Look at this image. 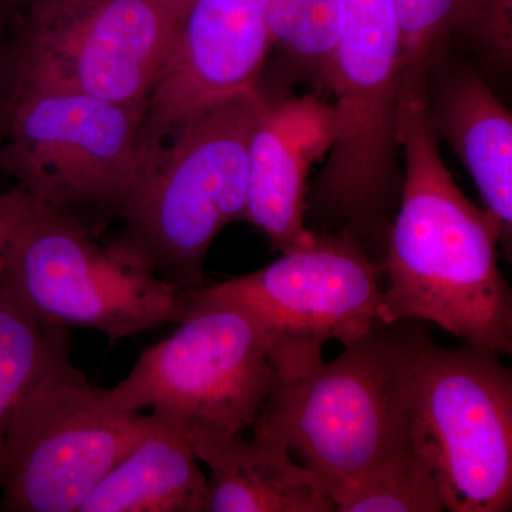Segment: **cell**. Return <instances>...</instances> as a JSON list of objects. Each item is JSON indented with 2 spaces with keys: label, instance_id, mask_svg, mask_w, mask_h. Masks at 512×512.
<instances>
[{
  "label": "cell",
  "instance_id": "cell-24",
  "mask_svg": "<svg viewBox=\"0 0 512 512\" xmlns=\"http://www.w3.org/2000/svg\"><path fill=\"white\" fill-rule=\"evenodd\" d=\"M173 2L175 6L180 9V12L183 13L184 18L185 12H187L188 6L191 5L192 0H173Z\"/></svg>",
  "mask_w": 512,
  "mask_h": 512
},
{
  "label": "cell",
  "instance_id": "cell-3",
  "mask_svg": "<svg viewBox=\"0 0 512 512\" xmlns=\"http://www.w3.org/2000/svg\"><path fill=\"white\" fill-rule=\"evenodd\" d=\"M419 329L377 322L342 355L276 382L254 431L281 437L329 488L412 450L407 382Z\"/></svg>",
  "mask_w": 512,
  "mask_h": 512
},
{
  "label": "cell",
  "instance_id": "cell-23",
  "mask_svg": "<svg viewBox=\"0 0 512 512\" xmlns=\"http://www.w3.org/2000/svg\"><path fill=\"white\" fill-rule=\"evenodd\" d=\"M26 0H0V18L10 10L16 8H25Z\"/></svg>",
  "mask_w": 512,
  "mask_h": 512
},
{
  "label": "cell",
  "instance_id": "cell-2",
  "mask_svg": "<svg viewBox=\"0 0 512 512\" xmlns=\"http://www.w3.org/2000/svg\"><path fill=\"white\" fill-rule=\"evenodd\" d=\"M265 104L259 90L222 101L143 147L119 242L180 291L201 288L212 242L247 217L249 146Z\"/></svg>",
  "mask_w": 512,
  "mask_h": 512
},
{
  "label": "cell",
  "instance_id": "cell-18",
  "mask_svg": "<svg viewBox=\"0 0 512 512\" xmlns=\"http://www.w3.org/2000/svg\"><path fill=\"white\" fill-rule=\"evenodd\" d=\"M402 39V83H426L430 57L454 29H471L480 0H392Z\"/></svg>",
  "mask_w": 512,
  "mask_h": 512
},
{
  "label": "cell",
  "instance_id": "cell-19",
  "mask_svg": "<svg viewBox=\"0 0 512 512\" xmlns=\"http://www.w3.org/2000/svg\"><path fill=\"white\" fill-rule=\"evenodd\" d=\"M272 45L325 67L342 29L340 0H262Z\"/></svg>",
  "mask_w": 512,
  "mask_h": 512
},
{
  "label": "cell",
  "instance_id": "cell-1",
  "mask_svg": "<svg viewBox=\"0 0 512 512\" xmlns=\"http://www.w3.org/2000/svg\"><path fill=\"white\" fill-rule=\"evenodd\" d=\"M404 178L382 259L379 320L429 322L466 345L512 355V291L498 266L504 227L468 200L447 170L426 87H400Z\"/></svg>",
  "mask_w": 512,
  "mask_h": 512
},
{
  "label": "cell",
  "instance_id": "cell-25",
  "mask_svg": "<svg viewBox=\"0 0 512 512\" xmlns=\"http://www.w3.org/2000/svg\"><path fill=\"white\" fill-rule=\"evenodd\" d=\"M30 2H33V0H26V5H28V3H30Z\"/></svg>",
  "mask_w": 512,
  "mask_h": 512
},
{
  "label": "cell",
  "instance_id": "cell-20",
  "mask_svg": "<svg viewBox=\"0 0 512 512\" xmlns=\"http://www.w3.org/2000/svg\"><path fill=\"white\" fill-rule=\"evenodd\" d=\"M45 208L19 185L0 192V279L23 232Z\"/></svg>",
  "mask_w": 512,
  "mask_h": 512
},
{
  "label": "cell",
  "instance_id": "cell-7",
  "mask_svg": "<svg viewBox=\"0 0 512 512\" xmlns=\"http://www.w3.org/2000/svg\"><path fill=\"white\" fill-rule=\"evenodd\" d=\"M382 265L349 232L318 234L251 274L187 291L188 312L229 305L249 313L268 333L276 382L322 362L323 346L365 338L379 320ZM188 315V313H187Z\"/></svg>",
  "mask_w": 512,
  "mask_h": 512
},
{
  "label": "cell",
  "instance_id": "cell-9",
  "mask_svg": "<svg viewBox=\"0 0 512 512\" xmlns=\"http://www.w3.org/2000/svg\"><path fill=\"white\" fill-rule=\"evenodd\" d=\"M153 417L117 409L110 392L70 366L20 403L0 446V510L79 512L146 437Z\"/></svg>",
  "mask_w": 512,
  "mask_h": 512
},
{
  "label": "cell",
  "instance_id": "cell-15",
  "mask_svg": "<svg viewBox=\"0 0 512 512\" xmlns=\"http://www.w3.org/2000/svg\"><path fill=\"white\" fill-rule=\"evenodd\" d=\"M431 130L453 148L476 183L485 208L512 234V117L490 87L466 73L446 84L429 109Z\"/></svg>",
  "mask_w": 512,
  "mask_h": 512
},
{
  "label": "cell",
  "instance_id": "cell-13",
  "mask_svg": "<svg viewBox=\"0 0 512 512\" xmlns=\"http://www.w3.org/2000/svg\"><path fill=\"white\" fill-rule=\"evenodd\" d=\"M188 439L210 470L207 512H333L318 476L298 466L289 444L274 434H241L190 424Z\"/></svg>",
  "mask_w": 512,
  "mask_h": 512
},
{
  "label": "cell",
  "instance_id": "cell-10",
  "mask_svg": "<svg viewBox=\"0 0 512 512\" xmlns=\"http://www.w3.org/2000/svg\"><path fill=\"white\" fill-rule=\"evenodd\" d=\"M177 325L109 390L111 403L229 433L254 426L276 384L268 333L229 305L192 309Z\"/></svg>",
  "mask_w": 512,
  "mask_h": 512
},
{
  "label": "cell",
  "instance_id": "cell-16",
  "mask_svg": "<svg viewBox=\"0 0 512 512\" xmlns=\"http://www.w3.org/2000/svg\"><path fill=\"white\" fill-rule=\"evenodd\" d=\"M69 329L45 325L0 293V446L20 403L72 365Z\"/></svg>",
  "mask_w": 512,
  "mask_h": 512
},
{
  "label": "cell",
  "instance_id": "cell-11",
  "mask_svg": "<svg viewBox=\"0 0 512 512\" xmlns=\"http://www.w3.org/2000/svg\"><path fill=\"white\" fill-rule=\"evenodd\" d=\"M271 45L262 0H192L148 96L143 147L201 111L258 92Z\"/></svg>",
  "mask_w": 512,
  "mask_h": 512
},
{
  "label": "cell",
  "instance_id": "cell-17",
  "mask_svg": "<svg viewBox=\"0 0 512 512\" xmlns=\"http://www.w3.org/2000/svg\"><path fill=\"white\" fill-rule=\"evenodd\" d=\"M339 512L446 511L436 481L412 450L329 488Z\"/></svg>",
  "mask_w": 512,
  "mask_h": 512
},
{
  "label": "cell",
  "instance_id": "cell-6",
  "mask_svg": "<svg viewBox=\"0 0 512 512\" xmlns=\"http://www.w3.org/2000/svg\"><path fill=\"white\" fill-rule=\"evenodd\" d=\"M144 114L86 94L9 84L0 170L47 210L84 221L92 212L121 217L143 160Z\"/></svg>",
  "mask_w": 512,
  "mask_h": 512
},
{
  "label": "cell",
  "instance_id": "cell-5",
  "mask_svg": "<svg viewBox=\"0 0 512 512\" xmlns=\"http://www.w3.org/2000/svg\"><path fill=\"white\" fill-rule=\"evenodd\" d=\"M0 293L45 325L92 329L117 342L187 318V293L89 222L43 210L23 232Z\"/></svg>",
  "mask_w": 512,
  "mask_h": 512
},
{
  "label": "cell",
  "instance_id": "cell-21",
  "mask_svg": "<svg viewBox=\"0 0 512 512\" xmlns=\"http://www.w3.org/2000/svg\"><path fill=\"white\" fill-rule=\"evenodd\" d=\"M471 30L483 40L491 55L501 62L511 60L512 0H480Z\"/></svg>",
  "mask_w": 512,
  "mask_h": 512
},
{
  "label": "cell",
  "instance_id": "cell-22",
  "mask_svg": "<svg viewBox=\"0 0 512 512\" xmlns=\"http://www.w3.org/2000/svg\"><path fill=\"white\" fill-rule=\"evenodd\" d=\"M9 93V64L8 55L0 50V134H2L3 121H5L6 101Z\"/></svg>",
  "mask_w": 512,
  "mask_h": 512
},
{
  "label": "cell",
  "instance_id": "cell-8",
  "mask_svg": "<svg viewBox=\"0 0 512 512\" xmlns=\"http://www.w3.org/2000/svg\"><path fill=\"white\" fill-rule=\"evenodd\" d=\"M8 53L9 84L146 110L183 20L173 0H33Z\"/></svg>",
  "mask_w": 512,
  "mask_h": 512
},
{
  "label": "cell",
  "instance_id": "cell-4",
  "mask_svg": "<svg viewBox=\"0 0 512 512\" xmlns=\"http://www.w3.org/2000/svg\"><path fill=\"white\" fill-rule=\"evenodd\" d=\"M414 453L451 512L512 505V373L491 350L437 345L420 330L407 382Z\"/></svg>",
  "mask_w": 512,
  "mask_h": 512
},
{
  "label": "cell",
  "instance_id": "cell-14",
  "mask_svg": "<svg viewBox=\"0 0 512 512\" xmlns=\"http://www.w3.org/2000/svg\"><path fill=\"white\" fill-rule=\"evenodd\" d=\"M153 424L84 500L79 512H207L208 478L181 421Z\"/></svg>",
  "mask_w": 512,
  "mask_h": 512
},
{
  "label": "cell",
  "instance_id": "cell-12",
  "mask_svg": "<svg viewBox=\"0 0 512 512\" xmlns=\"http://www.w3.org/2000/svg\"><path fill=\"white\" fill-rule=\"evenodd\" d=\"M338 140L332 104L313 96L266 101L249 146L245 221L268 238L274 251L306 247L316 232L306 227L308 177Z\"/></svg>",
  "mask_w": 512,
  "mask_h": 512
}]
</instances>
